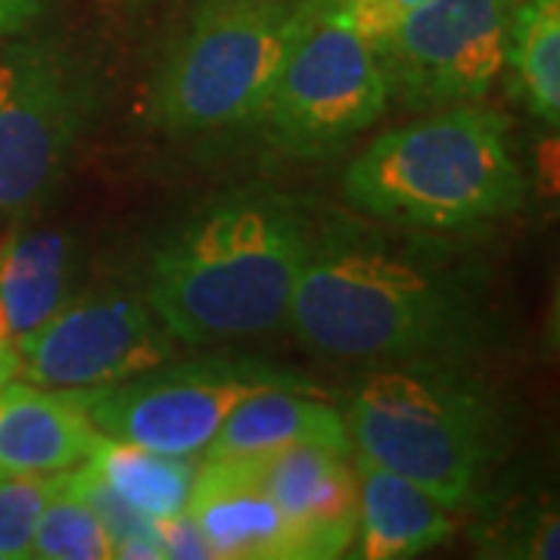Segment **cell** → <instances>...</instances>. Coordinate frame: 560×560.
Listing matches in <instances>:
<instances>
[{"instance_id":"25","label":"cell","mask_w":560,"mask_h":560,"mask_svg":"<svg viewBox=\"0 0 560 560\" xmlns=\"http://www.w3.org/2000/svg\"><path fill=\"white\" fill-rule=\"evenodd\" d=\"M20 374V352H16V342L10 334V324L3 315V305H0V389Z\"/></svg>"},{"instance_id":"12","label":"cell","mask_w":560,"mask_h":560,"mask_svg":"<svg viewBox=\"0 0 560 560\" xmlns=\"http://www.w3.org/2000/svg\"><path fill=\"white\" fill-rule=\"evenodd\" d=\"M187 511L219 558L296 560V541L268 492L261 458H206L197 467Z\"/></svg>"},{"instance_id":"20","label":"cell","mask_w":560,"mask_h":560,"mask_svg":"<svg viewBox=\"0 0 560 560\" xmlns=\"http://www.w3.org/2000/svg\"><path fill=\"white\" fill-rule=\"evenodd\" d=\"M32 558L44 560H106L113 558V545L97 514L66 486L62 474L60 489L44 504L35 536Z\"/></svg>"},{"instance_id":"14","label":"cell","mask_w":560,"mask_h":560,"mask_svg":"<svg viewBox=\"0 0 560 560\" xmlns=\"http://www.w3.org/2000/svg\"><path fill=\"white\" fill-rule=\"evenodd\" d=\"M359 467V536L349 558H418L452 536L445 504L386 467L355 458Z\"/></svg>"},{"instance_id":"10","label":"cell","mask_w":560,"mask_h":560,"mask_svg":"<svg viewBox=\"0 0 560 560\" xmlns=\"http://www.w3.org/2000/svg\"><path fill=\"white\" fill-rule=\"evenodd\" d=\"M180 346L147 296L94 287L62 305L16 346L20 374L47 389H91L128 381L175 359Z\"/></svg>"},{"instance_id":"5","label":"cell","mask_w":560,"mask_h":560,"mask_svg":"<svg viewBox=\"0 0 560 560\" xmlns=\"http://www.w3.org/2000/svg\"><path fill=\"white\" fill-rule=\"evenodd\" d=\"M302 13L305 0H202L153 84L160 128L212 138L253 125Z\"/></svg>"},{"instance_id":"9","label":"cell","mask_w":560,"mask_h":560,"mask_svg":"<svg viewBox=\"0 0 560 560\" xmlns=\"http://www.w3.org/2000/svg\"><path fill=\"white\" fill-rule=\"evenodd\" d=\"M521 0H427L374 47L386 94L433 113L477 103L499 79Z\"/></svg>"},{"instance_id":"4","label":"cell","mask_w":560,"mask_h":560,"mask_svg":"<svg viewBox=\"0 0 560 560\" xmlns=\"http://www.w3.org/2000/svg\"><path fill=\"white\" fill-rule=\"evenodd\" d=\"M464 361H405L359 383L346 408L352 455L401 474L445 508L474 499L504 452V415Z\"/></svg>"},{"instance_id":"6","label":"cell","mask_w":560,"mask_h":560,"mask_svg":"<svg viewBox=\"0 0 560 560\" xmlns=\"http://www.w3.org/2000/svg\"><path fill=\"white\" fill-rule=\"evenodd\" d=\"M386 103L371 44L320 0H305L300 32L253 125L290 160H324L377 125Z\"/></svg>"},{"instance_id":"2","label":"cell","mask_w":560,"mask_h":560,"mask_svg":"<svg viewBox=\"0 0 560 560\" xmlns=\"http://www.w3.org/2000/svg\"><path fill=\"white\" fill-rule=\"evenodd\" d=\"M315 219L261 184L197 206L147 256L143 296L180 346L243 340L287 320Z\"/></svg>"},{"instance_id":"22","label":"cell","mask_w":560,"mask_h":560,"mask_svg":"<svg viewBox=\"0 0 560 560\" xmlns=\"http://www.w3.org/2000/svg\"><path fill=\"white\" fill-rule=\"evenodd\" d=\"M420 3L427 0H320V7L355 28L371 44V50L389 38Z\"/></svg>"},{"instance_id":"21","label":"cell","mask_w":560,"mask_h":560,"mask_svg":"<svg viewBox=\"0 0 560 560\" xmlns=\"http://www.w3.org/2000/svg\"><path fill=\"white\" fill-rule=\"evenodd\" d=\"M62 474L0 482V560L32 558L35 523H38L44 504L60 489Z\"/></svg>"},{"instance_id":"3","label":"cell","mask_w":560,"mask_h":560,"mask_svg":"<svg viewBox=\"0 0 560 560\" xmlns=\"http://www.w3.org/2000/svg\"><path fill=\"white\" fill-rule=\"evenodd\" d=\"M342 197L368 219L423 234H458L508 219L526 197L508 121L455 103L383 131L342 175Z\"/></svg>"},{"instance_id":"23","label":"cell","mask_w":560,"mask_h":560,"mask_svg":"<svg viewBox=\"0 0 560 560\" xmlns=\"http://www.w3.org/2000/svg\"><path fill=\"white\" fill-rule=\"evenodd\" d=\"M162 536V548H165V560H215V548L209 536L202 533V526L197 517L184 508L172 517L156 521Z\"/></svg>"},{"instance_id":"1","label":"cell","mask_w":560,"mask_h":560,"mask_svg":"<svg viewBox=\"0 0 560 560\" xmlns=\"http://www.w3.org/2000/svg\"><path fill=\"white\" fill-rule=\"evenodd\" d=\"M315 221L287 320L320 355L467 361L492 330L474 256L423 231Z\"/></svg>"},{"instance_id":"11","label":"cell","mask_w":560,"mask_h":560,"mask_svg":"<svg viewBox=\"0 0 560 560\" xmlns=\"http://www.w3.org/2000/svg\"><path fill=\"white\" fill-rule=\"evenodd\" d=\"M268 492L290 523L296 560L349 555L359 536V467L352 448L290 445L261 458Z\"/></svg>"},{"instance_id":"13","label":"cell","mask_w":560,"mask_h":560,"mask_svg":"<svg viewBox=\"0 0 560 560\" xmlns=\"http://www.w3.org/2000/svg\"><path fill=\"white\" fill-rule=\"evenodd\" d=\"M97 436L69 389L28 381L0 389V482L62 474L91 455Z\"/></svg>"},{"instance_id":"19","label":"cell","mask_w":560,"mask_h":560,"mask_svg":"<svg viewBox=\"0 0 560 560\" xmlns=\"http://www.w3.org/2000/svg\"><path fill=\"white\" fill-rule=\"evenodd\" d=\"M66 486L79 495L106 529L113 558L125 560H165L160 526L135 504L121 499L119 492L103 480L91 460H81L66 470Z\"/></svg>"},{"instance_id":"15","label":"cell","mask_w":560,"mask_h":560,"mask_svg":"<svg viewBox=\"0 0 560 560\" xmlns=\"http://www.w3.org/2000/svg\"><path fill=\"white\" fill-rule=\"evenodd\" d=\"M349 445L346 420L342 415L315 399L312 393L296 389H265L259 396H249L241 401L212 442L206 445V458H265L290 445Z\"/></svg>"},{"instance_id":"16","label":"cell","mask_w":560,"mask_h":560,"mask_svg":"<svg viewBox=\"0 0 560 560\" xmlns=\"http://www.w3.org/2000/svg\"><path fill=\"white\" fill-rule=\"evenodd\" d=\"M75 241L62 231H16L0 246V305L20 346L72 300Z\"/></svg>"},{"instance_id":"18","label":"cell","mask_w":560,"mask_h":560,"mask_svg":"<svg viewBox=\"0 0 560 560\" xmlns=\"http://www.w3.org/2000/svg\"><path fill=\"white\" fill-rule=\"evenodd\" d=\"M504 66H511L529 113L555 128L560 121V0L517 3Z\"/></svg>"},{"instance_id":"7","label":"cell","mask_w":560,"mask_h":560,"mask_svg":"<svg viewBox=\"0 0 560 560\" xmlns=\"http://www.w3.org/2000/svg\"><path fill=\"white\" fill-rule=\"evenodd\" d=\"M265 389L320 396L293 368L253 355H200L165 361L153 371L91 389H69L72 399L113 440L135 442L162 455H202L224 418Z\"/></svg>"},{"instance_id":"24","label":"cell","mask_w":560,"mask_h":560,"mask_svg":"<svg viewBox=\"0 0 560 560\" xmlns=\"http://www.w3.org/2000/svg\"><path fill=\"white\" fill-rule=\"evenodd\" d=\"M44 0H0V35L20 32L25 22L38 16Z\"/></svg>"},{"instance_id":"17","label":"cell","mask_w":560,"mask_h":560,"mask_svg":"<svg viewBox=\"0 0 560 560\" xmlns=\"http://www.w3.org/2000/svg\"><path fill=\"white\" fill-rule=\"evenodd\" d=\"M91 460L103 480L109 482L121 499L135 504L147 517L162 521L187 508L190 489L197 480V460L187 455H162L135 442L113 440L101 433L91 445Z\"/></svg>"},{"instance_id":"8","label":"cell","mask_w":560,"mask_h":560,"mask_svg":"<svg viewBox=\"0 0 560 560\" xmlns=\"http://www.w3.org/2000/svg\"><path fill=\"white\" fill-rule=\"evenodd\" d=\"M97 106V69L72 47L25 40L0 54V219L50 200Z\"/></svg>"}]
</instances>
